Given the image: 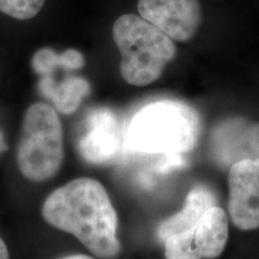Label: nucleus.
<instances>
[{
	"label": "nucleus",
	"instance_id": "nucleus-1",
	"mask_svg": "<svg viewBox=\"0 0 259 259\" xmlns=\"http://www.w3.org/2000/svg\"><path fill=\"white\" fill-rule=\"evenodd\" d=\"M41 212L48 225L73 235L95 257L115 259L121 253L118 215L100 181H69L47 197Z\"/></svg>",
	"mask_w": 259,
	"mask_h": 259
},
{
	"label": "nucleus",
	"instance_id": "nucleus-2",
	"mask_svg": "<svg viewBox=\"0 0 259 259\" xmlns=\"http://www.w3.org/2000/svg\"><path fill=\"white\" fill-rule=\"evenodd\" d=\"M200 135L196 109L178 100H158L135 113L125 132V144L142 154L178 155L192 150Z\"/></svg>",
	"mask_w": 259,
	"mask_h": 259
},
{
	"label": "nucleus",
	"instance_id": "nucleus-3",
	"mask_svg": "<svg viewBox=\"0 0 259 259\" xmlns=\"http://www.w3.org/2000/svg\"><path fill=\"white\" fill-rule=\"evenodd\" d=\"M113 38L121 54V77L131 85L154 83L177 56L174 40L141 16H120L113 25Z\"/></svg>",
	"mask_w": 259,
	"mask_h": 259
},
{
	"label": "nucleus",
	"instance_id": "nucleus-4",
	"mask_svg": "<svg viewBox=\"0 0 259 259\" xmlns=\"http://www.w3.org/2000/svg\"><path fill=\"white\" fill-rule=\"evenodd\" d=\"M16 160L22 176L32 183L50 180L60 170L64 162L63 125L53 106L36 102L28 107Z\"/></svg>",
	"mask_w": 259,
	"mask_h": 259
},
{
	"label": "nucleus",
	"instance_id": "nucleus-5",
	"mask_svg": "<svg viewBox=\"0 0 259 259\" xmlns=\"http://www.w3.org/2000/svg\"><path fill=\"white\" fill-rule=\"evenodd\" d=\"M228 241V216L211 206L198 223L162 241L166 259H213L222 254Z\"/></svg>",
	"mask_w": 259,
	"mask_h": 259
},
{
	"label": "nucleus",
	"instance_id": "nucleus-6",
	"mask_svg": "<svg viewBox=\"0 0 259 259\" xmlns=\"http://www.w3.org/2000/svg\"><path fill=\"white\" fill-rule=\"evenodd\" d=\"M228 212L241 231L259 228V158L233 163L228 173Z\"/></svg>",
	"mask_w": 259,
	"mask_h": 259
},
{
	"label": "nucleus",
	"instance_id": "nucleus-7",
	"mask_svg": "<svg viewBox=\"0 0 259 259\" xmlns=\"http://www.w3.org/2000/svg\"><path fill=\"white\" fill-rule=\"evenodd\" d=\"M138 12L171 40L179 42L191 40L202 23L198 0H138Z\"/></svg>",
	"mask_w": 259,
	"mask_h": 259
},
{
	"label": "nucleus",
	"instance_id": "nucleus-8",
	"mask_svg": "<svg viewBox=\"0 0 259 259\" xmlns=\"http://www.w3.org/2000/svg\"><path fill=\"white\" fill-rule=\"evenodd\" d=\"M213 157L223 166L259 158V122L241 119L226 120L211 134Z\"/></svg>",
	"mask_w": 259,
	"mask_h": 259
},
{
	"label": "nucleus",
	"instance_id": "nucleus-9",
	"mask_svg": "<svg viewBox=\"0 0 259 259\" xmlns=\"http://www.w3.org/2000/svg\"><path fill=\"white\" fill-rule=\"evenodd\" d=\"M77 149L80 157L92 164L107 163L116 156L120 136L115 114L111 109L102 107L89 113Z\"/></svg>",
	"mask_w": 259,
	"mask_h": 259
},
{
	"label": "nucleus",
	"instance_id": "nucleus-10",
	"mask_svg": "<svg viewBox=\"0 0 259 259\" xmlns=\"http://www.w3.org/2000/svg\"><path fill=\"white\" fill-rule=\"evenodd\" d=\"M218 203L215 193L209 186L197 184L187 193L180 211L164 220L157 228V238L161 242L168 236L179 234L196 226L208 209Z\"/></svg>",
	"mask_w": 259,
	"mask_h": 259
},
{
	"label": "nucleus",
	"instance_id": "nucleus-11",
	"mask_svg": "<svg viewBox=\"0 0 259 259\" xmlns=\"http://www.w3.org/2000/svg\"><path fill=\"white\" fill-rule=\"evenodd\" d=\"M37 89L57 112L66 115L77 111L92 88L88 80L82 77L69 76L60 82H56L53 77L46 76L41 77Z\"/></svg>",
	"mask_w": 259,
	"mask_h": 259
},
{
	"label": "nucleus",
	"instance_id": "nucleus-12",
	"mask_svg": "<svg viewBox=\"0 0 259 259\" xmlns=\"http://www.w3.org/2000/svg\"><path fill=\"white\" fill-rule=\"evenodd\" d=\"M85 65L84 56L77 50H67L58 54L52 48H41L34 54L31 66L40 77L51 76L58 69L64 71H76Z\"/></svg>",
	"mask_w": 259,
	"mask_h": 259
},
{
	"label": "nucleus",
	"instance_id": "nucleus-13",
	"mask_svg": "<svg viewBox=\"0 0 259 259\" xmlns=\"http://www.w3.org/2000/svg\"><path fill=\"white\" fill-rule=\"evenodd\" d=\"M44 4L45 0H0V12L24 21L35 17Z\"/></svg>",
	"mask_w": 259,
	"mask_h": 259
},
{
	"label": "nucleus",
	"instance_id": "nucleus-14",
	"mask_svg": "<svg viewBox=\"0 0 259 259\" xmlns=\"http://www.w3.org/2000/svg\"><path fill=\"white\" fill-rule=\"evenodd\" d=\"M0 259H10V253L5 241L0 236Z\"/></svg>",
	"mask_w": 259,
	"mask_h": 259
},
{
	"label": "nucleus",
	"instance_id": "nucleus-15",
	"mask_svg": "<svg viewBox=\"0 0 259 259\" xmlns=\"http://www.w3.org/2000/svg\"><path fill=\"white\" fill-rule=\"evenodd\" d=\"M60 259H95V258L90 257V255H87V254H71Z\"/></svg>",
	"mask_w": 259,
	"mask_h": 259
},
{
	"label": "nucleus",
	"instance_id": "nucleus-16",
	"mask_svg": "<svg viewBox=\"0 0 259 259\" xmlns=\"http://www.w3.org/2000/svg\"><path fill=\"white\" fill-rule=\"evenodd\" d=\"M6 148H8V147H6L4 136H3L2 132H0V154H2L3 151H5Z\"/></svg>",
	"mask_w": 259,
	"mask_h": 259
}]
</instances>
